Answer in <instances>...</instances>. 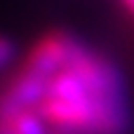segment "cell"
I'll return each instance as SVG.
<instances>
[{
	"label": "cell",
	"instance_id": "6da1fadb",
	"mask_svg": "<svg viewBox=\"0 0 134 134\" xmlns=\"http://www.w3.org/2000/svg\"><path fill=\"white\" fill-rule=\"evenodd\" d=\"M134 106L115 59L57 28L0 82V134H132Z\"/></svg>",
	"mask_w": 134,
	"mask_h": 134
},
{
	"label": "cell",
	"instance_id": "7a4b0ae2",
	"mask_svg": "<svg viewBox=\"0 0 134 134\" xmlns=\"http://www.w3.org/2000/svg\"><path fill=\"white\" fill-rule=\"evenodd\" d=\"M108 2L115 7V12L120 14V19L130 28H134V0H108Z\"/></svg>",
	"mask_w": 134,
	"mask_h": 134
},
{
	"label": "cell",
	"instance_id": "3957f363",
	"mask_svg": "<svg viewBox=\"0 0 134 134\" xmlns=\"http://www.w3.org/2000/svg\"><path fill=\"white\" fill-rule=\"evenodd\" d=\"M12 54H14L12 42H9L7 38H2V35H0V68H5V66L12 61Z\"/></svg>",
	"mask_w": 134,
	"mask_h": 134
}]
</instances>
